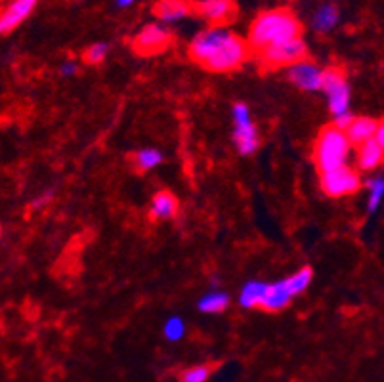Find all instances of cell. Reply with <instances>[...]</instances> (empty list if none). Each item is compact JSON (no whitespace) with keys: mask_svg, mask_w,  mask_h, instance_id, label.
Masks as SVG:
<instances>
[{"mask_svg":"<svg viewBox=\"0 0 384 382\" xmlns=\"http://www.w3.org/2000/svg\"><path fill=\"white\" fill-rule=\"evenodd\" d=\"M188 54L207 71L228 73L239 69L250 56L247 40L224 27H210L201 31L190 42Z\"/></svg>","mask_w":384,"mask_h":382,"instance_id":"cell-1","label":"cell"},{"mask_svg":"<svg viewBox=\"0 0 384 382\" xmlns=\"http://www.w3.org/2000/svg\"><path fill=\"white\" fill-rule=\"evenodd\" d=\"M302 37V24L298 17L287 8H273L262 12L248 29L247 44L250 52H264L266 48H272L287 40Z\"/></svg>","mask_w":384,"mask_h":382,"instance_id":"cell-2","label":"cell"},{"mask_svg":"<svg viewBox=\"0 0 384 382\" xmlns=\"http://www.w3.org/2000/svg\"><path fill=\"white\" fill-rule=\"evenodd\" d=\"M350 147L352 145L342 130H338L333 125L323 128L316 140V147H313V163H316L318 170L323 174L329 170L346 167Z\"/></svg>","mask_w":384,"mask_h":382,"instance_id":"cell-3","label":"cell"},{"mask_svg":"<svg viewBox=\"0 0 384 382\" xmlns=\"http://www.w3.org/2000/svg\"><path fill=\"white\" fill-rule=\"evenodd\" d=\"M313 271L312 268H302L293 275L281 279L277 283L268 285L264 293V298L260 302V308L266 311H281L291 304V298L296 295H302L308 285L312 283Z\"/></svg>","mask_w":384,"mask_h":382,"instance_id":"cell-4","label":"cell"},{"mask_svg":"<svg viewBox=\"0 0 384 382\" xmlns=\"http://www.w3.org/2000/svg\"><path fill=\"white\" fill-rule=\"evenodd\" d=\"M321 90L327 94L329 111L333 115H342L350 107V84L340 67L321 69Z\"/></svg>","mask_w":384,"mask_h":382,"instance_id":"cell-5","label":"cell"},{"mask_svg":"<svg viewBox=\"0 0 384 382\" xmlns=\"http://www.w3.org/2000/svg\"><path fill=\"white\" fill-rule=\"evenodd\" d=\"M306 57H308V46H306L302 37L281 42V44H275L272 48H266L264 52L258 54L262 67L270 69V71L280 69V67H291L298 62H304Z\"/></svg>","mask_w":384,"mask_h":382,"instance_id":"cell-6","label":"cell"},{"mask_svg":"<svg viewBox=\"0 0 384 382\" xmlns=\"http://www.w3.org/2000/svg\"><path fill=\"white\" fill-rule=\"evenodd\" d=\"M233 115V142L237 145L241 155H253L260 145L258 128L250 119V109L247 104H235L232 109Z\"/></svg>","mask_w":384,"mask_h":382,"instance_id":"cell-7","label":"cell"},{"mask_svg":"<svg viewBox=\"0 0 384 382\" xmlns=\"http://www.w3.org/2000/svg\"><path fill=\"white\" fill-rule=\"evenodd\" d=\"M170 42H172V35L165 25L149 24L132 39V50L138 56L152 57L163 54L170 46Z\"/></svg>","mask_w":384,"mask_h":382,"instance_id":"cell-8","label":"cell"},{"mask_svg":"<svg viewBox=\"0 0 384 382\" xmlns=\"http://www.w3.org/2000/svg\"><path fill=\"white\" fill-rule=\"evenodd\" d=\"M361 188V180L356 170L350 167H340L321 174V190L329 197H346Z\"/></svg>","mask_w":384,"mask_h":382,"instance_id":"cell-9","label":"cell"},{"mask_svg":"<svg viewBox=\"0 0 384 382\" xmlns=\"http://www.w3.org/2000/svg\"><path fill=\"white\" fill-rule=\"evenodd\" d=\"M192 14H197L212 27H224L237 16V4L235 0H199L192 2Z\"/></svg>","mask_w":384,"mask_h":382,"instance_id":"cell-10","label":"cell"},{"mask_svg":"<svg viewBox=\"0 0 384 382\" xmlns=\"http://www.w3.org/2000/svg\"><path fill=\"white\" fill-rule=\"evenodd\" d=\"M37 2L39 0H10L8 4L0 10V37L8 35L24 24L33 14Z\"/></svg>","mask_w":384,"mask_h":382,"instance_id":"cell-11","label":"cell"},{"mask_svg":"<svg viewBox=\"0 0 384 382\" xmlns=\"http://www.w3.org/2000/svg\"><path fill=\"white\" fill-rule=\"evenodd\" d=\"M383 145H384V127L376 128L375 136L358 145V167L360 170H373L383 163Z\"/></svg>","mask_w":384,"mask_h":382,"instance_id":"cell-12","label":"cell"},{"mask_svg":"<svg viewBox=\"0 0 384 382\" xmlns=\"http://www.w3.org/2000/svg\"><path fill=\"white\" fill-rule=\"evenodd\" d=\"M289 79L295 87L308 90V92L321 90V69L308 60L291 65L289 67Z\"/></svg>","mask_w":384,"mask_h":382,"instance_id":"cell-13","label":"cell"},{"mask_svg":"<svg viewBox=\"0 0 384 382\" xmlns=\"http://www.w3.org/2000/svg\"><path fill=\"white\" fill-rule=\"evenodd\" d=\"M192 14L190 0H157L153 4V16L163 24H174Z\"/></svg>","mask_w":384,"mask_h":382,"instance_id":"cell-14","label":"cell"},{"mask_svg":"<svg viewBox=\"0 0 384 382\" xmlns=\"http://www.w3.org/2000/svg\"><path fill=\"white\" fill-rule=\"evenodd\" d=\"M178 210H180V203H178L176 195L170 191L163 190L157 191L153 195L152 207H149V216L155 222H165V220H172L176 218Z\"/></svg>","mask_w":384,"mask_h":382,"instance_id":"cell-15","label":"cell"},{"mask_svg":"<svg viewBox=\"0 0 384 382\" xmlns=\"http://www.w3.org/2000/svg\"><path fill=\"white\" fill-rule=\"evenodd\" d=\"M381 120L371 119V117H354L352 125L346 128V138L350 145H361L363 142L371 140L375 136L376 128L381 127Z\"/></svg>","mask_w":384,"mask_h":382,"instance_id":"cell-16","label":"cell"},{"mask_svg":"<svg viewBox=\"0 0 384 382\" xmlns=\"http://www.w3.org/2000/svg\"><path fill=\"white\" fill-rule=\"evenodd\" d=\"M338 17H340V12H338L335 4L325 2V4H321L320 8L316 10V14L312 17V27L318 33H329L336 27Z\"/></svg>","mask_w":384,"mask_h":382,"instance_id":"cell-17","label":"cell"},{"mask_svg":"<svg viewBox=\"0 0 384 382\" xmlns=\"http://www.w3.org/2000/svg\"><path fill=\"white\" fill-rule=\"evenodd\" d=\"M266 289H268V283L264 281H248L241 289L239 304L243 308H260Z\"/></svg>","mask_w":384,"mask_h":382,"instance_id":"cell-18","label":"cell"},{"mask_svg":"<svg viewBox=\"0 0 384 382\" xmlns=\"http://www.w3.org/2000/svg\"><path fill=\"white\" fill-rule=\"evenodd\" d=\"M230 295L224 293V291H210L207 295L203 296L197 304L199 311H205V313H222V311L228 310L230 306Z\"/></svg>","mask_w":384,"mask_h":382,"instance_id":"cell-19","label":"cell"},{"mask_svg":"<svg viewBox=\"0 0 384 382\" xmlns=\"http://www.w3.org/2000/svg\"><path fill=\"white\" fill-rule=\"evenodd\" d=\"M161 163H163V153L153 147H145L132 155V165L136 167L138 172H149L155 167H159Z\"/></svg>","mask_w":384,"mask_h":382,"instance_id":"cell-20","label":"cell"},{"mask_svg":"<svg viewBox=\"0 0 384 382\" xmlns=\"http://www.w3.org/2000/svg\"><path fill=\"white\" fill-rule=\"evenodd\" d=\"M163 334H165V338L170 340V343H178V340H182L185 334L184 319L178 318V316L168 318L167 321H165V325H163Z\"/></svg>","mask_w":384,"mask_h":382,"instance_id":"cell-21","label":"cell"},{"mask_svg":"<svg viewBox=\"0 0 384 382\" xmlns=\"http://www.w3.org/2000/svg\"><path fill=\"white\" fill-rule=\"evenodd\" d=\"M369 197H367V208L369 212H375L376 208L381 207V201H383L384 193V180L381 176H376L373 180H369Z\"/></svg>","mask_w":384,"mask_h":382,"instance_id":"cell-22","label":"cell"},{"mask_svg":"<svg viewBox=\"0 0 384 382\" xmlns=\"http://www.w3.org/2000/svg\"><path fill=\"white\" fill-rule=\"evenodd\" d=\"M107 52H109V46L105 42H96V44H92L84 50L82 60H84V64L89 65H100L107 57Z\"/></svg>","mask_w":384,"mask_h":382,"instance_id":"cell-23","label":"cell"},{"mask_svg":"<svg viewBox=\"0 0 384 382\" xmlns=\"http://www.w3.org/2000/svg\"><path fill=\"white\" fill-rule=\"evenodd\" d=\"M212 374V367L193 365L180 374V382H207Z\"/></svg>","mask_w":384,"mask_h":382,"instance_id":"cell-24","label":"cell"},{"mask_svg":"<svg viewBox=\"0 0 384 382\" xmlns=\"http://www.w3.org/2000/svg\"><path fill=\"white\" fill-rule=\"evenodd\" d=\"M354 120V115L350 111L342 113V115H336L335 117V122H333V127H336L338 130H342V132H346V128L352 125Z\"/></svg>","mask_w":384,"mask_h":382,"instance_id":"cell-25","label":"cell"},{"mask_svg":"<svg viewBox=\"0 0 384 382\" xmlns=\"http://www.w3.org/2000/svg\"><path fill=\"white\" fill-rule=\"evenodd\" d=\"M52 199H54V193H52V191H44L42 195H39L37 199L33 201L31 207L35 208V210H40V208H44L46 205H50V203H52Z\"/></svg>","mask_w":384,"mask_h":382,"instance_id":"cell-26","label":"cell"},{"mask_svg":"<svg viewBox=\"0 0 384 382\" xmlns=\"http://www.w3.org/2000/svg\"><path fill=\"white\" fill-rule=\"evenodd\" d=\"M77 69H79V65L75 64V62H65V64L62 65V75H65V77H71V75L77 73Z\"/></svg>","mask_w":384,"mask_h":382,"instance_id":"cell-27","label":"cell"},{"mask_svg":"<svg viewBox=\"0 0 384 382\" xmlns=\"http://www.w3.org/2000/svg\"><path fill=\"white\" fill-rule=\"evenodd\" d=\"M132 2H134V0H117V4H119L120 8H125V6H130Z\"/></svg>","mask_w":384,"mask_h":382,"instance_id":"cell-28","label":"cell"},{"mask_svg":"<svg viewBox=\"0 0 384 382\" xmlns=\"http://www.w3.org/2000/svg\"><path fill=\"white\" fill-rule=\"evenodd\" d=\"M0 237H2V228H0Z\"/></svg>","mask_w":384,"mask_h":382,"instance_id":"cell-29","label":"cell"}]
</instances>
